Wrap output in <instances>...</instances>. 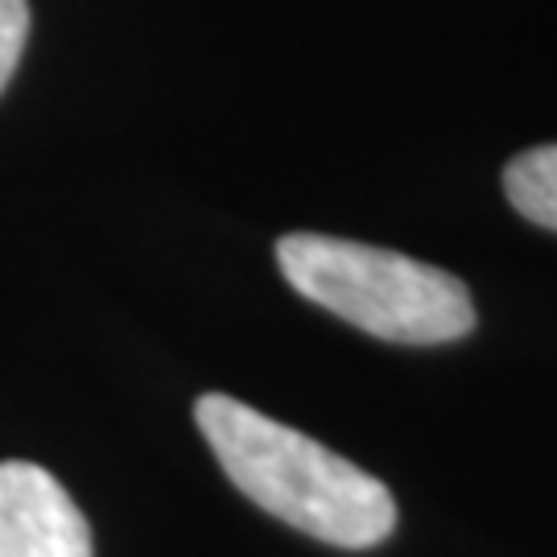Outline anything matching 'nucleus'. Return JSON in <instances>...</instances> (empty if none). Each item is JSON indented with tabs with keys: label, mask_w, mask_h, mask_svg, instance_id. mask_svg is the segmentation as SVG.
Masks as SVG:
<instances>
[{
	"label": "nucleus",
	"mask_w": 557,
	"mask_h": 557,
	"mask_svg": "<svg viewBox=\"0 0 557 557\" xmlns=\"http://www.w3.org/2000/svg\"><path fill=\"white\" fill-rule=\"evenodd\" d=\"M195 421L239 492L306 537L372 549L397 529L393 492L301 430L223 393L199 397Z\"/></svg>",
	"instance_id": "nucleus-1"
},
{
	"label": "nucleus",
	"mask_w": 557,
	"mask_h": 557,
	"mask_svg": "<svg viewBox=\"0 0 557 557\" xmlns=\"http://www.w3.org/2000/svg\"><path fill=\"white\" fill-rule=\"evenodd\" d=\"M277 264L301 298L384 343H455L475 326L471 289L438 264L338 236H281Z\"/></svg>",
	"instance_id": "nucleus-2"
},
{
	"label": "nucleus",
	"mask_w": 557,
	"mask_h": 557,
	"mask_svg": "<svg viewBox=\"0 0 557 557\" xmlns=\"http://www.w3.org/2000/svg\"><path fill=\"white\" fill-rule=\"evenodd\" d=\"M0 557H91V529L34 462H0Z\"/></svg>",
	"instance_id": "nucleus-3"
},
{
	"label": "nucleus",
	"mask_w": 557,
	"mask_h": 557,
	"mask_svg": "<svg viewBox=\"0 0 557 557\" xmlns=\"http://www.w3.org/2000/svg\"><path fill=\"white\" fill-rule=\"evenodd\" d=\"M504 190L524 220L557 232V145H541L508 161Z\"/></svg>",
	"instance_id": "nucleus-4"
},
{
	"label": "nucleus",
	"mask_w": 557,
	"mask_h": 557,
	"mask_svg": "<svg viewBox=\"0 0 557 557\" xmlns=\"http://www.w3.org/2000/svg\"><path fill=\"white\" fill-rule=\"evenodd\" d=\"M25 34H29V4L25 0H0V91L9 87L13 71H17Z\"/></svg>",
	"instance_id": "nucleus-5"
}]
</instances>
